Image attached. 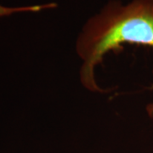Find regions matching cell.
<instances>
[{
	"mask_svg": "<svg viewBox=\"0 0 153 153\" xmlns=\"http://www.w3.org/2000/svg\"><path fill=\"white\" fill-rule=\"evenodd\" d=\"M125 44L153 49V0H131L126 4L110 0L83 25L75 45L82 61L83 87L94 93L105 92L96 81L95 69L107 52L117 51Z\"/></svg>",
	"mask_w": 153,
	"mask_h": 153,
	"instance_id": "obj_1",
	"label": "cell"
},
{
	"mask_svg": "<svg viewBox=\"0 0 153 153\" xmlns=\"http://www.w3.org/2000/svg\"><path fill=\"white\" fill-rule=\"evenodd\" d=\"M55 7H56V4L54 3L38 4V5L22 6V7H7L0 4V17L9 16L13 14L21 13V12H38L48 9H54Z\"/></svg>",
	"mask_w": 153,
	"mask_h": 153,
	"instance_id": "obj_2",
	"label": "cell"
}]
</instances>
